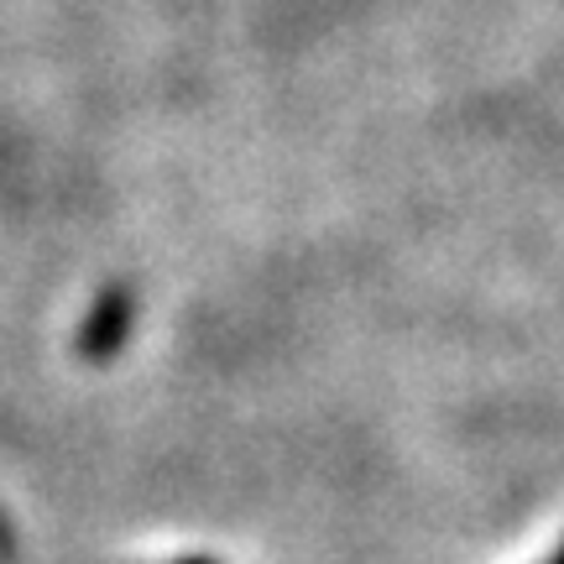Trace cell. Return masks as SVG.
Wrapping results in <instances>:
<instances>
[{
  "label": "cell",
  "mask_w": 564,
  "mask_h": 564,
  "mask_svg": "<svg viewBox=\"0 0 564 564\" xmlns=\"http://www.w3.org/2000/svg\"><path fill=\"white\" fill-rule=\"evenodd\" d=\"M131 329H137V299H131V288H105L95 308H89V319L79 329V350L89 361H116V350L131 340Z\"/></svg>",
  "instance_id": "cell-1"
},
{
  "label": "cell",
  "mask_w": 564,
  "mask_h": 564,
  "mask_svg": "<svg viewBox=\"0 0 564 564\" xmlns=\"http://www.w3.org/2000/svg\"><path fill=\"white\" fill-rule=\"evenodd\" d=\"M549 564H564V544H560V549H554V560H549Z\"/></svg>",
  "instance_id": "cell-2"
},
{
  "label": "cell",
  "mask_w": 564,
  "mask_h": 564,
  "mask_svg": "<svg viewBox=\"0 0 564 564\" xmlns=\"http://www.w3.org/2000/svg\"><path fill=\"white\" fill-rule=\"evenodd\" d=\"M178 564H220V560H178Z\"/></svg>",
  "instance_id": "cell-3"
}]
</instances>
